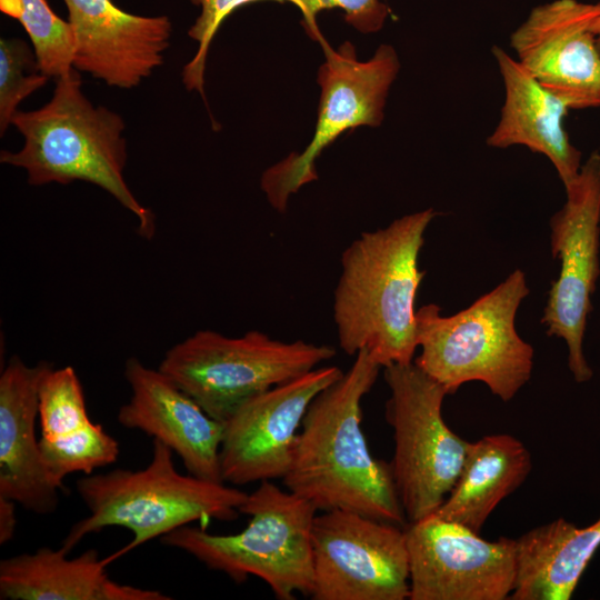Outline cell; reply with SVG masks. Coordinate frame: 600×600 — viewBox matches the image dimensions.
<instances>
[{
    "mask_svg": "<svg viewBox=\"0 0 600 600\" xmlns=\"http://www.w3.org/2000/svg\"><path fill=\"white\" fill-rule=\"evenodd\" d=\"M73 41V68L110 87L131 89L163 63L172 23L167 16L123 11L112 0H63Z\"/></svg>",
    "mask_w": 600,
    "mask_h": 600,
    "instance_id": "15",
    "label": "cell"
},
{
    "mask_svg": "<svg viewBox=\"0 0 600 600\" xmlns=\"http://www.w3.org/2000/svg\"><path fill=\"white\" fill-rule=\"evenodd\" d=\"M342 373L337 366L314 368L242 403L223 423L222 481L244 486L282 480L308 407Z\"/></svg>",
    "mask_w": 600,
    "mask_h": 600,
    "instance_id": "13",
    "label": "cell"
},
{
    "mask_svg": "<svg viewBox=\"0 0 600 600\" xmlns=\"http://www.w3.org/2000/svg\"><path fill=\"white\" fill-rule=\"evenodd\" d=\"M564 190L566 202L549 221L551 254L560 268L548 291L541 323L549 337L564 341L568 368L576 382L584 383L593 377L583 339L600 274L599 151L590 153Z\"/></svg>",
    "mask_w": 600,
    "mask_h": 600,
    "instance_id": "10",
    "label": "cell"
},
{
    "mask_svg": "<svg viewBox=\"0 0 600 600\" xmlns=\"http://www.w3.org/2000/svg\"><path fill=\"white\" fill-rule=\"evenodd\" d=\"M512 600H569L600 547V517L586 527L558 518L520 536Z\"/></svg>",
    "mask_w": 600,
    "mask_h": 600,
    "instance_id": "20",
    "label": "cell"
},
{
    "mask_svg": "<svg viewBox=\"0 0 600 600\" xmlns=\"http://www.w3.org/2000/svg\"><path fill=\"white\" fill-rule=\"evenodd\" d=\"M409 600L510 599L517 578V541H489L472 529L430 514L404 527Z\"/></svg>",
    "mask_w": 600,
    "mask_h": 600,
    "instance_id": "12",
    "label": "cell"
},
{
    "mask_svg": "<svg viewBox=\"0 0 600 600\" xmlns=\"http://www.w3.org/2000/svg\"><path fill=\"white\" fill-rule=\"evenodd\" d=\"M39 446L46 468L61 489L63 479L74 472L91 474L93 470L113 463L119 456V443L101 424L90 422L67 436Z\"/></svg>",
    "mask_w": 600,
    "mask_h": 600,
    "instance_id": "23",
    "label": "cell"
},
{
    "mask_svg": "<svg viewBox=\"0 0 600 600\" xmlns=\"http://www.w3.org/2000/svg\"><path fill=\"white\" fill-rule=\"evenodd\" d=\"M383 379L394 440L390 464L407 521L414 522L434 513L450 493L470 442L443 419L447 390L413 361L384 367Z\"/></svg>",
    "mask_w": 600,
    "mask_h": 600,
    "instance_id": "8",
    "label": "cell"
},
{
    "mask_svg": "<svg viewBox=\"0 0 600 600\" xmlns=\"http://www.w3.org/2000/svg\"><path fill=\"white\" fill-rule=\"evenodd\" d=\"M0 8L24 28L43 74L58 79L73 69L74 41L70 24L58 17L46 0H0Z\"/></svg>",
    "mask_w": 600,
    "mask_h": 600,
    "instance_id": "22",
    "label": "cell"
},
{
    "mask_svg": "<svg viewBox=\"0 0 600 600\" xmlns=\"http://www.w3.org/2000/svg\"><path fill=\"white\" fill-rule=\"evenodd\" d=\"M239 511L250 520L238 533L213 534L188 524L164 534L161 542L191 554L236 583L254 576L278 600H293L297 593L310 597L316 507L272 481H262L248 493Z\"/></svg>",
    "mask_w": 600,
    "mask_h": 600,
    "instance_id": "6",
    "label": "cell"
},
{
    "mask_svg": "<svg viewBox=\"0 0 600 600\" xmlns=\"http://www.w3.org/2000/svg\"><path fill=\"white\" fill-rule=\"evenodd\" d=\"M59 549L39 548L0 561L1 600H169L151 589L121 584L109 578L110 558L94 549L78 557Z\"/></svg>",
    "mask_w": 600,
    "mask_h": 600,
    "instance_id": "19",
    "label": "cell"
},
{
    "mask_svg": "<svg viewBox=\"0 0 600 600\" xmlns=\"http://www.w3.org/2000/svg\"><path fill=\"white\" fill-rule=\"evenodd\" d=\"M313 600L409 599V554L400 526L347 510L316 514Z\"/></svg>",
    "mask_w": 600,
    "mask_h": 600,
    "instance_id": "11",
    "label": "cell"
},
{
    "mask_svg": "<svg viewBox=\"0 0 600 600\" xmlns=\"http://www.w3.org/2000/svg\"><path fill=\"white\" fill-rule=\"evenodd\" d=\"M600 2L536 6L511 33L518 62L569 108L600 107V50L592 30Z\"/></svg>",
    "mask_w": 600,
    "mask_h": 600,
    "instance_id": "14",
    "label": "cell"
},
{
    "mask_svg": "<svg viewBox=\"0 0 600 600\" xmlns=\"http://www.w3.org/2000/svg\"><path fill=\"white\" fill-rule=\"evenodd\" d=\"M336 356L328 344L286 342L258 330L227 337L199 330L167 351L159 370L224 423L250 398Z\"/></svg>",
    "mask_w": 600,
    "mask_h": 600,
    "instance_id": "7",
    "label": "cell"
},
{
    "mask_svg": "<svg viewBox=\"0 0 600 600\" xmlns=\"http://www.w3.org/2000/svg\"><path fill=\"white\" fill-rule=\"evenodd\" d=\"M326 60L318 71L321 98L312 140L300 153H291L269 167L260 186L278 212L304 184L318 179L316 160L343 131L359 126L378 127L389 89L397 78L400 61L396 50L381 44L367 61L357 59L350 42L337 50L321 40Z\"/></svg>",
    "mask_w": 600,
    "mask_h": 600,
    "instance_id": "9",
    "label": "cell"
},
{
    "mask_svg": "<svg viewBox=\"0 0 600 600\" xmlns=\"http://www.w3.org/2000/svg\"><path fill=\"white\" fill-rule=\"evenodd\" d=\"M124 376L131 398L120 407L118 422L167 444L188 473L223 482L220 469L223 423L211 418L167 374L146 367L137 358L128 359Z\"/></svg>",
    "mask_w": 600,
    "mask_h": 600,
    "instance_id": "16",
    "label": "cell"
},
{
    "mask_svg": "<svg viewBox=\"0 0 600 600\" xmlns=\"http://www.w3.org/2000/svg\"><path fill=\"white\" fill-rule=\"evenodd\" d=\"M592 30H593V33L596 36V40H597V43H598V47H599V50H600V14L594 20L593 26H592Z\"/></svg>",
    "mask_w": 600,
    "mask_h": 600,
    "instance_id": "29",
    "label": "cell"
},
{
    "mask_svg": "<svg viewBox=\"0 0 600 600\" xmlns=\"http://www.w3.org/2000/svg\"><path fill=\"white\" fill-rule=\"evenodd\" d=\"M16 526V502L0 497V544H6L13 538Z\"/></svg>",
    "mask_w": 600,
    "mask_h": 600,
    "instance_id": "28",
    "label": "cell"
},
{
    "mask_svg": "<svg viewBox=\"0 0 600 600\" xmlns=\"http://www.w3.org/2000/svg\"><path fill=\"white\" fill-rule=\"evenodd\" d=\"M437 216L426 209L364 231L341 253L333 291V321L348 356L366 349L382 368L410 363L418 348L416 300L424 233Z\"/></svg>",
    "mask_w": 600,
    "mask_h": 600,
    "instance_id": "2",
    "label": "cell"
},
{
    "mask_svg": "<svg viewBox=\"0 0 600 600\" xmlns=\"http://www.w3.org/2000/svg\"><path fill=\"white\" fill-rule=\"evenodd\" d=\"M297 6L304 18L307 32L321 40L316 26V17L327 9L339 8L344 11V20L362 33L381 30L389 13V7L381 0H283Z\"/></svg>",
    "mask_w": 600,
    "mask_h": 600,
    "instance_id": "27",
    "label": "cell"
},
{
    "mask_svg": "<svg viewBox=\"0 0 600 600\" xmlns=\"http://www.w3.org/2000/svg\"><path fill=\"white\" fill-rule=\"evenodd\" d=\"M254 1L260 0H190L200 8V14L188 30V36L198 42L194 57L182 69V82L189 91L203 96L207 56L214 34L236 9Z\"/></svg>",
    "mask_w": 600,
    "mask_h": 600,
    "instance_id": "26",
    "label": "cell"
},
{
    "mask_svg": "<svg viewBox=\"0 0 600 600\" xmlns=\"http://www.w3.org/2000/svg\"><path fill=\"white\" fill-rule=\"evenodd\" d=\"M51 366L41 361L31 367L13 356L0 376V497L41 516L56 511L60 490L36 437L39 388Z\"/></svg>",
    "mask_w": 600,
    "mask_h": 600,
    "instance_id": "17",
    "label": "cell"
},
{
    "mask_svg": "<svg viewBox=\"0 0 600 600\" xmlns=\"http://www.w3.org/2000/svg\"><path fill=\"white\" fill-rule=\"evenodd\" d=\"M76 488L89 516L71 527L61 547L70 552L90 533L123 527L133 539L109 556L111 561L191 522L234 520L248 497L226 482L178 472L173 451L158 439H153L152 457L146 468L87 474Z\"/></svg>",
    "mask_w": 600,
    "mask_h": 600,
    "instance_id": "4",
    "label": "cell"
},
{
    "mask_svg": "<svg viewBox=\"0 0 600 600\" xmlns=\"http://www.w3.org/2000/svg\"><path fill=\"white\" fill-rule=\"evenodd\" d=\"M74 68L56 79L51 99L41 108L14 114L12 126L22 134L17 152L1 151L0 161L22 168L28 183L69 184L84 181L111 194L138 219V233L150 239L156 232L153 213L129 189L126 124L122 117L94 106L82 91Z\"/></svg>",
    "mask_w": 600,
    "mask_h": 600,
    "instance_id": "3",
    "label": "cell"
},
{
    "mask_svg": "<svg viewBox=\"0 0 600 600\" xmlns=\"http://www.w3.org/2000/svg\"><path fill=\"white\" fill-rule=\"evenodd\" d=\"M48 78L40 70L33 48L18 38L0 40V134L12 123L18 106L42 88Z\"/></svg>",
    "mask_w": 600,
    "mask_h": 600,
    "instance_id": "25",
    "label": "cell"
},
{
    "mask_svg": "<svg viewBox=\"0 0 600 600\" xmlns=\"http://www.w3.org/2000/svg\"><path fill=\"white\" fill-rule=\"evenodd\" d=\"M492 54L503 81L504 101L487 144L498 149L523 146L544 156L568 188L582 166L581 152L571 143L563 124L571 109L502 48L493 47Z\"/></svg>",
    "mask_w": 600,
    "mask_h": 600,
    "instance_id": "18",
    "label": "cell"
},
{
    "mask_svg": "<svg viewBox=\"0 0 600 600\" xmlns=\"http://www.w3.org/2000/svg\"><path fill=\"white\" fill-rule=\"evenodd\" d=\"M531 470L532 457L521 440L508 433L484 436L470 442L456 484L433 514L480 532Z\"/></svg>",
    "mask_w": 600,
    "mask_h": 600,
    "instance_id": "21",
    "label": "cell"
},
{
    "mask_svg": "<svg viewBox=\"0 0 600 600\" xmlns=\"http://www.w3.org/2000/svg\"><path fill=\"white\" fill-rule=\"evenodd\" d=\"M526 273L516 269L491 291L452 316L429 303L417 309L419 356L413 362L452 394L467 382L484 383L503 402L528 383L533 347L516 327L529 294Z\"/></svg>",
    "mask_w": 600,
    "mask_h": 600,
    "instance_id": "5",
    "label": "cell"
},
{
    "mask_svg": "<svg viewBox=\"0 0 600 600\" xmlns=\"http://www.w3.org/2000/svg\"><path fill=\"white\" fill-rule=\"evenodd\" d=\"M39 420L41 438L53 440L72 433L91 422L86 398L72 367L44 373L39 388Z\"/></svg>",
    "mask_w": 600,
    "mask_h": 600,
    "instance_id": "24",
    "label": "cell"
},
{
    "mask_svg": "<svg viewBox=\"0 0 600 600\" xmlns=\"http://www.w3.org/2000/svg\"><path fill=\"white\" fill-rule=\"evenodd\" d=\"M381 368L362 349L351 367L314 397L282 482L318 511H353L402 527L408 521L391 464L371 454L362 430V400Z\"/></svg>",
    "mask_w": 600,
    "mask_h": 600,
    "instance_id": "1",
    "label": "cell"
}]
</instances>
